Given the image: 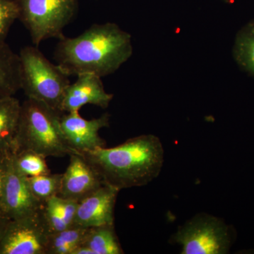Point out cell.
<instances>
[{
    "label": "cell",
    "mask_w": 254,
    "mask_h": 254,
    "mask_svg": "<svg viewBox=\"0 0 254 254\" xmlns=\"http://www.w3.org/2000/svg\"><path fill=\"white\" fill-rule=\"evenodd\" d=\"M131 36L113 23L93 24L79 36L60 38L55 52L67 76L89 73L104 77L131 58Z\"/></svg>",
    "instance_id": "cell-1"
},
{
    "label": "cell",
    "mask_w": 254,
    "mask_h": 254,
    "mask_svg": "<svg viewBox=\"0 0 254 254\" xmlns=\"http://www.w3.org/2000/svg\"><path fill=\"white\" fill-rule=\"evenodd\" d=\"M77 154L94 169L105 185L120 190L148 185L158 176L164 162L161 142L151 134L129 138L113 148Z\"/></svg>",
    "instance_id": "cell-2"
},
{
    "label": "cell",
    "mask_w": 254,
    "mask_h": 254,
    "mask_svg": "<svg viewBox=\"0 0 254 254\" xmlns=\"http://www.w3.org/2000/svg\"><path fill=\"white\" fill-rule=\"evenodd\" d=\"M63 114L41 102L27 98L21 104L11 152L31 150L46 158L76 154L62 131L60 120Z\"/></svg>",
    "instance_id": "cell-3"
},
{
    "label": "cell",
    "mask_w": 254,
    "mask_h": 254,
    "mask_svg": "<svg viewBox=\"0 0 254 254\" xmlns=\"http://www.w3.org/2000/svg\"><path fill=\"white\" fill-rule=\"evenodd\" d=\"M21 88L27 98L41 102L60 113L68 76L58 64H53L37 46H26L19 54Z\"/></svg>",
    "instance_id": "cell-4"
},
{
    "label": "cell",
    "mask_w": 254,
    "mask_h": 254,
    "mask_svg": "<svg viewBox=\"0 0 254 254\" xmlns=\"http://www.w3.org/2000/svg\"><path fill=\"white\" fill-rule=\"evenodd\" d=\"M19 18L38 47L49 38H63V30L74 18L78 0H16Z\"/></svg>",
    "instance_id": "cell-5"
},
{
    "label": "cell",
    "mask_w": 254,
    "mask_h": 254,
    "mask_svg": "<svg viewBox=\"0 0 254 254\" xmlns=\"http://www.w3.org/2000/svg\"><path fill=\"white\" fill-rule=\"evenodd\" d=\"M182 254H224L232 245V230L222 220L201 213L190 219L174 236Z\"/></svg>",
    "instance_id": "cell-6"
},
{
    "label": "cell",
    "mask_w": 254,
    "mask_h": 254,
    "mask_svg": "<svg viewBox=\"0 0 254 254\" xmlns=\"http://www.w3.org/2000/svg\"><path fill=\"white\" fill-rule=\"evenodd\" d=\"M50 235L42 207L30 216L10 220L0 241V254H46Z\"/></svg>",
    "instance_id": "cell-7"
},
{
    "label": "cell",
    "mask_w": 254,
    "mask_h": 254,
    "mask_svg": "<svg viewBox=\"0 0 254 254\" xmlns=\"http://www.w3.org/2000/svg\"><path fill=\"white\" fill-rule=\"evenodd\" d=\"M43 207L32 194L27 177L16 168L10 152L5 178L1 213L10 220L26 218L36 213Z\"/></svg>",
    "instance_id": "cell-8"
},
{
    "label": "cell",
    "mask_w": 254,
    "mask_h": 254,
    "mask_svg": "<svg viewBox=\"0 0 254 254\" xmlns=\"http://www.w3.org/2000/svg\"><path fill=\"white\" fill-rule=\"evenodd\" d=\"M60 124L68 144L76 153L106 146V142L100 136L99 131L109 127L108 113L93 120L82 118L79 112L63 113Z\"/></svg>",
    "instance_id": "cell-9"
},
{
    "label": "cell",
    "mask_w": 254,
    "mask_h": 254,
    "mask_svg": "<svg viewBox=\"0 0 254 254\" xmlns=\"http://www.w3.org/2000/svg\"><path fill=\"white\" fill-rule=\"evenodd\" d=\"M120 190L103 185L78 203L73 225L83 227L113 225L115 208Z\"/></svg>",
    "instance_id": "cell-10"
},
{
    "label": "cell",
    "mask_w": 254,
    "mask_h": 254,
    "mask_svg": "<svg viewBox=\"0 0 254 254\" xmlns=\"http://www.w3.org/2000/svg\"><path fill=\"white\" fill-rule=\"evenodd\" d=\"M69 164L63 173L59 196L79 203L105 185L101 177L81 155H70Z\"/></svg>",
    "instance_id": "cell-11"
},
{
    "label": "cell",
    "mask_w": 254,
    "mask_h": 254,
    "mask_svg": "<svg viewBox=\"0 0 254 254\" xmlns=\"http://www.w3.org/2000/svg\"><path fill=\"white\" fill-rule=\"evenodd\" d=\"M77 77L65 92L61 107L63 113L79 112L86 105H95L103 109L109 106L113 95L105 91L101 77L89 73L80 74Z\"/></svg>",
    "instance_id": "cell-12"
},
{
    "label": "cell",
    "mask_w": 254,
    "mask_h": 254,
    "mask_svg": "<svg viewBox=\"0 0 254 254\" xmlns=\"http://www.w3.org/2000/svg\"><path fill=\"white\" fill-rule=\"evenodd\" d=\"M21 88V67L19 55L0 40V97L11 96Z\"/></svg>",
    "instance_id": "cell-13"
},
{
    "label": "cell",
    "mask_w": 254,
    "mask_h": 254,
    "mask_svg": "<svg viewBox=\"0 0 254 254\" xmlns=\"http://www.w3.org/2000/svg\"><path fill=\"white\" fill-rule=\"evenodd\" d=\"M21 108L19 100L14 95L0 97V153L13 149Z\"/></svg>",
    "instance_id": "cell-14"
},
{
    "label": "cell",
    "mask_w": 254,
    "mask_h": 254,
    "mask_svg": "<svg viewBox=\"0 0 254 254\" xmlns=\"http://www.w3.org/2000/svg\"><path fill=\"white\" fill-rule=\"evenodd\" d=\"M78 203L56 195L43 205V215L51 234L73 225Z\"/></svg>",
    "instance_id": "cell-15"
},
{
    "label": "cell",
    "mask_w": 254,
    "mask_h": 254,
    "mask_svg": "<svg viewBox=\"0 0 254 254\" xmlns=\"http://www.w3.org/2000/svg\"><path fill=\"white\" fill-rule=\"evenodd\" d=\"M91 227L72 225L50 235L46 254H72L86 240Z\"/></svg>",
    "instance_id": "cell-16"
},
{
    "label": "cell",
    "mask_w": 254,
    "mask_h": 254,
    "mask_svg": "<svg viewBox=\"0 0 254 254\" xmlns=\"http://www.w3.org/2000/svg\"><path fill=\"white\" fill-rule=\"evenodd\" d=\"M83 245L87 246L94 254H123L115 225L91 227Z\"/></svg>",
    "instance_id": "cell-17"
},
{
    "label": "cell",
    "mask_w": 254,
    "mask_h": 254,
    "mask_svg": "<svg viewBox=\"0 0 254 254\" xmlns=\"http://www.w3.org/2000/svg\"><path fill=\"white\" fill-rule=\"evenodd\" d=\"M234 55L237 63L254 75V21L246 25L237 35Z\"/></svg>",
    "instance_id": "cell-18"
},
{
    "label": "cell",
    "mask_w": 254,
    "mask_h": 254,
    "mask_svg": "<svg viewBox=\"0 0 254 254\" xmlns=\"http://www.w3.org/2000/svg\"><path fill=\"white\" fill-rule=\"evenodd\" d=\"M11 155L16 168L23 176L36 177L51 173L44 155L28 149L11 152Z\"/></svg>",
    "instance_id": "cell-19"
},
{
    "label": "cell",
    "mask_w": 254,
    "mask_h": 254,
    "mask_svg": "<svg viewBox=\"0 0 254 254\" xmlns=\"http://www.w3.org/2000/svg\"><path fill=\"white\" fill-rule=\"evenodd\" d=\"M62 174H47L39 176L27 177L32 194L42 205L59 195L62 186Z\"/></svg>",
    "instance_id": "cell-20"
},
{
    "label": "cell",
    "mask_w": 254,
    "mask_h": 254,
    "mask_svg": "<svg viewBox=\"0 0 254 254\" xmlns=\"http://www.w3.org/2000/svg\"><path fill=\"white\" fill-rule=\"evenodd\" d=\"M19 13L16 0H0V40L5 41Z\"/></svg>",
    "instance_id": "cell-21"
},
{
    "label": "cell",
    "mask_w": 254,
    "mask_h": 254,
    "mask_svg": "<svg viewBox=\"0 0 254 254\" xmlns=\"http://www.w3.org/2000/svg\"><path fill=\"white\" fill-rule=\"evenodd\" d=\"M10 152L11 151L0 153V213H1V198H2L5 178L7 172Z\"/></svg>",
    "instance_id": "cell-22"
},
{
    "label": "cell",
    "mask_w": 254,
    "mask_h": 254,
    "mask_svg": "<svg viewBox=\"0 0 254 254\" xmlns=\"http://www.w3.org/2000/svg\"><path fill=\"white\" fill-rule=\"evenodd\" d=\"M10 220H11L10 219L6 218L2 213H0V241L4 235L5 230H6Z\"/></svg>",
    "instance_id": "cell-23"
},
{
    "label": "cell",
    "mask_w": 254,
    "mask_h": 254,
    "mask_svg": "<svg viewBox=\"0 0 254 254\" xmlns=\"http://www.w3.org/2000/svg\"><path fill=\"white\" fill-rule=\"evenodd\" d=\"M72 254H94L93 251L87 247V246L83 245H80L74 251H73Z\"/></svg>",
    "instance_id": "cell-24"
}]
</instances>
